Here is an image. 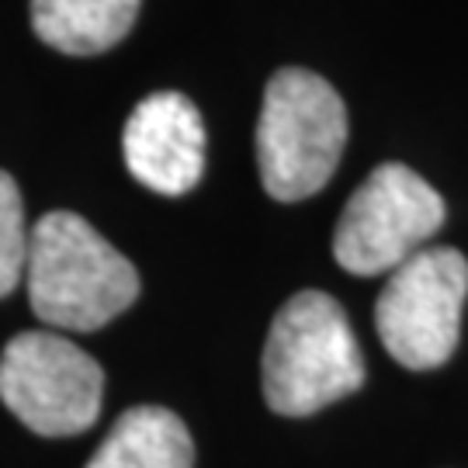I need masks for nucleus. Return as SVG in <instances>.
<instances>
[{"label":"nucleus","mask_w":468,"mask_h":468,"mask_svg":"<svg viewBox=\"0 0 468 468\" xmlns=\"http://www.w3.org/2000/svg\"><path fill=\"white\" fill-rule=\"evenodd\" d=\"M25 284L46 326L90 334L139 299V274L125 253L77 212H49L32 226Z\"/></svg>","instance_id":"obj_1"},{"label":"nucleus","mask_w":468,"mask_h":468,"mask_svg":"<svg viewBox=\"0 0 468 468\" xmlns=\"http://www.w3.org/2000/svg\"><path fill=\"white\" fill-rule=\"evenodd\" d=\"M264 399L278 417H309L365 385L351 319L326 292H299L278 309L261 357Z\"/></svg>","instance_id":"obj_2"},{"label":"nucleus","mask_w":468,"mask_h":468,"mask_svg":"<svg viewBox=\"0 0 468 468\" xmlns=\"http://www.w3.org/2000/svg\"><path fill=\"white\" fill-rule=\"evenodd\" d=\"M347 146V108L323 77L278 69L257 122V167L271 198L302 201L326 187Z\"/></svg>","instance_id":"obj_3"},{"label":"nucleus","mask_w":468,"mask_h":468,"mask_svg":"<svg viewBox=\"0 0 468 468\" xmlns=\"http://www.w3.org/2000/svg\"><path fill=\"white\" fill-rule=\"evenodd\" d=\"M468 261L454 247H423L388 274L375 302V330L402 368H441L458 347Z\"/></svg>","instance_id":"obj_4"},{"label":"nucleus","mask_w":468,"mask_h":468,"mask_svg":"<svg viewBox=\"0 0 468 468\" xmlns=\"http://www.w3.org/2000/svg\"><path fill=\"white\" fill-rule=\"evenodd\" d=\"M101 396L104 371L67 336L28 330L0 354V399L35 434H84L98 420Z\"/></svg>","instance_id":"obj_5"},{"label":"nucleus","mask_w":468,"mask_h":468,"mask_svg":"<svg viewBox=\"0 0 468 468\" xmlns=\"http://www.w3.org/2000/svg\"><path fill=\"white\" fill-rule=\"evenodd\" d=\"M444 226V201L417 170L385 164L371 170L336 222L334 257L357 278L392 274Z\"/></svg>","instance_id":"obj_6"},{"label":"nucleus","mask_w":468,"mask_h":468,"mask_svg":"<svg viewBox=\"0 0 468 468\" xmlns=\"http://www.w3.org/2000/svg\"><path fill=\"white\" fill-rule=\"evenodd\" d=\"M125 167L156 195H187L205 170V122L195 101L160 90L135 104L122 133Z\"/></svg>","instance_id":"obj_7"},{"label":"nucleus","mask_w":468,"mask_h":468,"mask_svg":"<svg viewBox=\"0 0 468 468\" xmlns=\"http://www.w3.org/2000/svg\"><path fill=\"white\" fill-rule=\"evenodd\" d=\"M87 468H195V441L177 413L133 406L115 420Z\"/></svg>","instance_id":"obj_8"},{"label":"nucleus","mask_w":468,"mask_h":468,"mask_svg":"<svg viewBox=\"0 0 468 468\" xmlns=\"http://www.w3.org/2000/svg\"><path fill=\"white\" fill-rule=\"evenodd\" d=\"M143 0H32L35 35L67 56H98L133 32Z\"/></svg>","instance_id":"obj_9"},{"label":"nucleus","mask_w":468,"mask_h":468,"mask_svg":"<svg viewBox=\"0 0 468 468\" xmlns=\"http://www.w3.org/2000/svg\"><path fill=\"white\" fill-rule=\"evenodd\" d=\"M32 229L25 222V201L15 177L0 170V299L25 282Z\"/></svg>","instance_id":"obj_10"}]
</instances>
